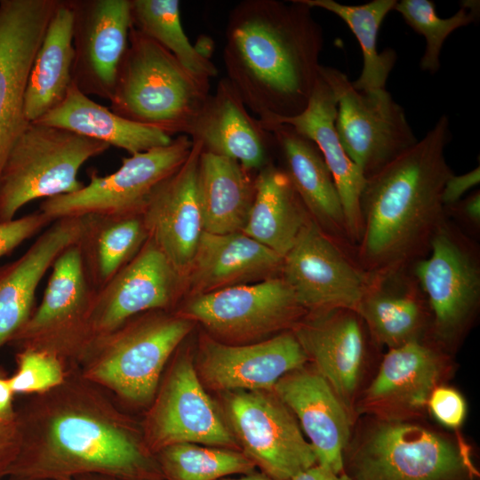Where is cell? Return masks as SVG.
<instances>
[{
    "label": "cell",
    "instance_id": "cell-1",
    "mask_svg": "<svg viewBox=\"0 0 480 480\" xmlns=\"http://www.w3.org/2000/svg\"><path fill=\"white\" fill-rule=\"evenodd\" d=\"M15 407L20 447L7 479H65L102 474L164 480L154 454L112 394L76 365L63 381Z\"/></svg>",
    "mask_w": 480,
    "mask_h": 480
},
{
    "label": "cell",
    "instance_id": "cell-2",
    "mask_svg": "<svg viewBox=\"0 0 480 480\" xmlns=\"http://www.w3.org/2000/svg\"><path fill=\"white\" fill-rule=\"evenodd\" d=\"M311 10L300 0H244L229 12L226 77L268 131L306 108L318 78L324 35Z\"/></svg>",
    "mask_w": 480,
    "mask_h": 480
},
{
    "label": "cell",
    "instance_id": "cell-3",
    "mask_svg": "<svg viewBox=\"0 0 480 480\" xmlns=\"http://www.w3.org/2000/svg\"><path fill=\"white\" fill-rule=\"evenodd\" d=\"M451 139L449 117L443 115L415 145L367 179L358 243L364 271L405 268L428 255L445 220L442 192L452 172L444 149Z\"/></svg>",
    "mask_w": 480,
    "mask_h": 480
},
{
    "label": "cell",
    "instance_id": "cell-4",
    "mask_svg": "<svg viewBox=\"0 0 480 480\" xmlns=\"http://www.w3.org/2000/svg\"><path fill=\"white\" fill-rule=\"evenodd\" d=\"M209 91L210 78L191 72L169 51L131 27L110 110L170 136L187 135Z\"/></svg>",
    "mask_w": 480,
    "mask_h": 480
},
{
    "label": "cell",
    "instance_id": "cell-5",
    "mask_svg": "<svg viewBox=\"0 0 480 480\" xmlns=\"http://www.w3.org/2000/svg\"><path fill=\"white\" fill-rule=\"evenodd\" d=\"M157 311L95 340L76 365L81 374L123 402L151 404L168 359L192 328L180 315Z\"/></svg>",
    "mask_w": 480,
    "mask_h": 480
},
{
    "label": "cell",
    "instance_id": "cell-6",
    "mask_svg": "<svg viewBox=\"0 0 480 480\" xmlns=\"http://www.w3.org/2000/svg\"><path fill=\"white\" fill-rule=\"evenodd\" d=\"M109 146L61 128L28 123L15 142L0 179V221L13 220L38 198L70 194L85 184L83 164Z\"/></svg>",
    "mask_w": 480,
    "mask_h": 480
},
{
    "label": "cell",
    "instance_id": "cell-7",
    "mask_svg": "<svg viewBox=\"0 0 480 480\" xmlns=\"http://www.w3.org/2000/svg\"><path fill=\"white\" fill-rule=\"evenodd\" d=\"M346 473L352 480H477L461 445L420 425L377 422L353 446Z\"/></svg>",
    "mask_w": 480,
    "mask_h": 480
},
{
    "label": "cell",
    "instance_id": "cell-8",
    "mask_svg": "<svg viewBox=\"0 0 480 480\" xmlns=\"http://www.w3.org/2000/svg\"><path fill=\"white\" fill-rule=\"evenodd\" d=\"M318 72L337 100L340 143L366 180L417 143L404 109L386 89L364 93L340 69L320 65Z\"/></svg>",
    "mask_w": 480,
    "mask_h": 480
},
{
    "label": "cell",
    "instance_id": "cell-9",
    "mask_svg": "<svg viewBox=\"0 0 480 480\" xmlns=\"http://www.w3.org/2000/svg\"><path fill=\"white\" fill-rule=\"evenodd\" d=\"M40 305L8 344L35 349L77 365L89 346L91 287L78 244L65 249L52 266Z\"/></svg>",
    "mask_w": 480,
    "mask_h": 480
},
{
    "label": "cell",
    "instance_id": "cell-10",
    "mask_svg": "<svg viewBox=\"0 0 480 480\" xmlns=\"http://www.w3.org/2000/svg\"><path fill=\"white\" fill-rule=\"evenodd\" d=\"M188 135H179L164 147L123 158L113 173L93 170L81 189L44 199L39 211L52 220L71 216H120L141 213L155 189L187 160L192 148Z\"/></svg>",
    "mask_w": 480,
    "mask_h": 480
},
{
    "label": "cell",
    "instance_id": "cell-11",
    "mask_svg": "<svg viewBox=\"0 0 480 480\" xmlns=\"http://www.w3.org/2000/svg\"><path fill=\"white\" fill-rule=\"evenodd\" d=\"M269 391H232L229 422L242 452L272 480H291L316 464L289 409ZM271 392V391H270Z\"/></svg>",
    "mask_w": 480,
    "mask_h": 480
},
{
    "label": "cell",
    "instance_id": "cell-12",
    "mask_svg": "<svg viewBox=\"0 0 480 480\" xmlns=\"http://www.w3.org/2000/svg\"><path fill=\"white\" fill-rule=\"evenodd\" d=\"M282 271L300 306L315 312H356L371 280L311 218L284 256Z\"/></svg>",
    "mask_w": 480,
    "mask_h": 480
},
{
    "label": "cell",
    "instance_id": "cell-13",
    "mask_svg": "<svg viewBox=\"0 0 480 480\" xmlns=\"http://www.w3.org/2000/svg\"><path fill=\"white\" fill-rule=\"evenodd\" d=\"M413 276L432 311L436 335L445 340L462 331L480 300L476 248L446 220L428 255L413 263Z\"/></svg>",
    "mask_w": 480,
    "mask_h": 480
},
{
    "label": "cell",
    "instance_id": "cell-14",
    "mask_svg": "<svg viewBox=\"0 0 480 480\" xmlns=\"http://www.w3.org/2000/svg\"><path fill=\"white\" fill-rule=\"evenodd\" d=\"M143 422L152 454L182 443L235 449L232 432L204 391L188 356L180 355L158 388Z\"/></svg>",
    "mask_w": 480,
    "mask_h": 480
},
{
    "label": "cell",
    "instance_id": "cell-15",
    "mask_svg": "<svg viewBox=\"0 0 480 480\" xmlns=\"http://www.w3.org/2000/svg\"><path fill=\"white\" fill-rule=\"evenodd\" d=\"M58 0L0 1V179L28 125L24 94L28 74Z\"/></svg>",
    "mask_w": 480,
    "mask_h": 480
},
{
    "label": "cell",
    "instance_id": "cell-16",
    "mask_svg": "<svg viewBox=\"0 0 480 480\" xmlns=\"http://www.w3.org/2000/svg\"><path fill=\"white\" fill-rule=\"evenodd\" d=\"M181 282L166 256L148 238L131 261L94 291L88 317L89 346L141 313L169 308Z\"/></svg>",
    "mask_w": 480,
    "mask_h": 480
},
{
    "label": "cell",
    "instance_id": "cell-17",
    "mask_svg": "<svg viewBox=\"0 0 480 480\" xmlns=\"http://www.w3.org/2000/svg\"><path fill=\"white\" fill-rule=\"evenodd\" d=\"M303 309L282 277L197 294L180 316L225 338L246 339L283 328Z\"/></svg>",
    "mask_w": 480,
    "mask_h": 480
},
{
    "label": "cell",
    "instance_id": "cell-18",
    "mask_svg": "<svg viewBox=\"0 0 480 480\" xmlns=\"http://www.w3.org/2000/svg\"><path fill=\"white\" fill-rule=\"evenodd\" d=\"M73 12L72 82L110 100L132 27L131 0H68Z\"/></svg>",
    "mask_w": 480,
    "mask_h": 480
},
{
    "label": "cell",
    "instance_id": "cell-19",
    "mask_svg": "<svg viewBox=\"0 0 480 480\" xmlns=\"http://www.w3.org/2000/svg\"><path fill=\"white\" fill-rule=\"evenodd\" d=\"M187 160L153 192L141 212L148 238L186 276L204 232L199 198L198 141Z\"/></svg>",
    "mask_w": 480,
    "mask_h": 480
},
{
    "label": "cell",
    "instance_id": "cell-20",
    "mask_svg": "<svg viewBox=\"0 0 480 480\" xmlns=\"http://www.w3.org/2000/svg\"><path fill=\"white\" fill-rule=\"evenodd\" d=\"M308 357L294 333L248 345L207 340L199 372L204 383L222 391H273L283 376L304 366Z\"/></svg>",
    "mask_w": 480,
    "mask_h": 480
},
{
    "label": "cell",
    "instance_id": "cell-21",
    "mask_svg": "<svg viewBox=\"0 0 480 480\" xmlns=\"http://www.w3.org/2000/svg\"><path fill=\"white\" fill-rule=\"evenodd\" d=\"M187 135L202 151L234 159L248 171L258 172L273 163L272 132L251 115L227 77L219 81Z\"/></svg>",
    "mask_w": 480,
    "mask_h": 480
},
{
    "label": "cell",
    "instance_id": "cell-22",
    "mask_svg": "<svg viewBox=\"0 0 480 480\" xmlns=\"http://www.w3.org/2000/svg\"><path fill=\"white\" fill-rule=\"evenodd\" d=\"M92 218L54 220L23 254L0 265V348L27 322L44 274L65 249L79 243Z\"/></svg>",
    "mask_w": 480,
    "mask_h": 480
},
{
    "label": "cell",
    "instance_id": "cell-23",
    "mask_svg": "<svg viewBox=\"0 0 480 480\" xmlns=\"http://www.w3.org/2000/svg\"><path fill=\"white\" fill-rule=\"evenodd\" d=\"M273 391L298 417L316 464L342 473L350 424L343 404L329 383L317 372L302 367L278 380Z\"/></svg>",
    "mask_w": 480,
    "mask_h": 480
},
{
    "label": "cell",
    "instance_id": "cell-24",
    "mask_svg": "<svg viewBox=\"0 0 480 480\" xmlns=\"http://www.w3.org/2000/svg\"><path fill=\"white\" fill-rule=\"evenodd\" d=\"M336 116V97L319 75L306 108L276 124H290L317 146L340 195L348 240L358 244L362 231L360 199L367 180L340 143L335 128Z\"/></svg>",
    "mask_w": 480,
    "mask_h": 480
},
{
    "label": "cell",
    "instance_id": "cell-25",
    "mask_svg": "<svg viewBox=\"0 0 480 480\" xmlns=\"http://www.w3.org/2000/svg\"><path fill=\"white\" fill-rule=\"evenodd\" d=\"M319 313L294 335L317 372L347 405L358 384L365 342L358 314L348 309Z\"/></svg>",
    "mask_w": 480,
    "mask_h": 480
},
{
    "label": "cell",
    "instance_id": "cell-26",
    "mask_svg": "<svg viewBox=\"0 0 480 480\" xmlns=\"http://www.w3.org/2000/svg\"><path fill=\"white\" fill-rule=\"evenodd\" d=\"M269 131L283 161L280 168L309 215L332 239H348L340 195L317 146L287 124H276Z\"/></svg>",
    "mask_w": 480,
    "mask_h": 480
},
{
    "label": "cell",
    "instance_id": "cell-27",
    "mask_svg": "<svg viewBox=\"0 0 480 480\" xmlns=\"http://www.w3.org/2000/svg\"><path fill=\"white\" fill-rule=\"evenodd\" d=\"M282 266L281 256L243 232L204 231L186 276L200 294L282 269Z\"/></svg>",
    "mask_w": 480,
    "mask_h": 480
},
{
    "label": "cell",
    "instance_id": "cell-28",
    "mask_svg": "<svg viewBox=\"0 0 480 480\" xmlns=\"http://www.w3.org/2000/svg\"><path fill=\"white\" fill-rule=\"evenodd\" d=\"M406 268L371 274L356 311L375 340L390 348L418 339L422 327L424 294Z\"/></svg>",
    "mask_w": 480,
    "mask_h": 480
},
{
    "label": "cell",
    "instance_id": "cell-29",
    "mask_svg": "<svg viewBox=\"0 0 480 480\" xmlns=\"http://www.w3.org/2000/svg\"><path fill=\"white\" fill-rule=\"evenodd\" d=\"M70 131L122 148L132 155L169 145L164 132L125 119L98 104L72 83L64 100L33 122Z\"/></svg>",
    "mask_w": 480,
    "mask_h": 480
},
{
    "label": "cell",
    "instance_id": "cell-30",
    "mask_svg": "<svg viewBox=\"0 0 480 480\" xmlns=\"http://www.w3.org/2000/svg\"><path fill=\"white\" fill-rule=\"evenodd\" d=\"M73 12L68 0H58L35 55L24 94L28 123L56 108L72 84Z\"/></svg>",
    "mask_w": 480,
    "mask_h": 480
},
{
    "label": "cell",
    "instance_id": "cell-31",
    "mask_svg": "<svg viewBox=\"0 0 480 480\" xmlns=\"http://www.w3.org/2000/svg\"><path fill=\"white\" fill-rule=\"evenodd\" d=\"M308 217L287 175L272 163L256 174L254 198L242 232L284 258Z\"/></svg>",
    "mask_w": 480,
    "mask_h": 480
},
{
    "label": "cell",
    "instance_id": "cell-32",
    "mask_svg": "<svg viewBox=\"0 0 480 480\" xmlns=\"http://www.w3.org/2000/svg\"><path fill=\"white\" fill-rule=\"evenodd\" d=\"M252 172L234 159L201 151L199 198L204 231L242 232L254 198L256 175L252 177Z\"/></svg>",
    "mask_w": 480,
    "mask_h": 480
},
{
    "label": "cell",
    "instance_id": "cell-33",
    "mask_svg": "<svg viewBox=\"0 0 480 480\" xmlns=\"http://www.w3.org/2000/svg\"><path fill=\"white\" fill-rule=\"evenodd\" d=\"M440 369L438 355L419 339L391 348L367 389V400L402 408H421L436 388Z\"/></svg>",
    "mask_w": 480,
    "mask_h": 480
},
{
    "label": "cell",
    "instance_id": "cell-34",
    "mask_svg": "<svg viewBox=\"0 0 480 480\" xmlns=\"http://www.w3.org/2000/svg\"><path fill=\"white\" fill-rule=\"evenodd\" d=\"M148 233L141 213L92 215L77 244L91 287L98 291L142 248Z\"/></svg>",
    "mask_w": 480,
    "mask_h": 480
},
{
    "label": "cell",
    "instance_id": "cell-35",
    "mask_svg": "<svg viewBox=\"0 0 480 480\" xmlns=\"http://www.w3.org/2000/svg\"><path fill=\"white\" fill-rule=\"evenodd\" d=\"M311 9L320 8L340 17L359 42L363 53V68L353 87L370 93L385 89L387 79L394 68L397 54L393 49L382 52L377 50L380 27L386 15L394 9L396 0H373L358 5H349L334 0H300Z\"/></svg>",
    "mask_w": 480,
    "mask_h": 480
},
{
    "label": "cell",
    "instance_id": "cell-36",
    "mask_svg": "<svg viewBox=\"0 0 480 480\" xmlns=\"http://www.w3.org/2000/svg\"><path fill=\"white\" fill-rule=\"evenodd\" d=\"M132 26L169 51L191 72L208 78L218 70L201 55L186 36L178 0H131Z\"/></svg>",
    "mask_w": 480,
    "mask_h": 480
},
{
    "label": "cell",
    "instance_id": "cell-37",
    "mask_svg": "<svg viewBox=\"0 0 480 480\" xmlns=\"http://www.w3.org/2000/svg\"><path fill=\"white\" fill-rule=\"evenodd\" d=\"M164 480H219L255 472V465L234 449L182 443L155 454Z\"/></svg>",
    "mask_w": 480,
    "mask_h": 480
},
{
    "label": "cell",
    "instance_id": "cell-38",
    "mask_svg": "<svg viewBox=\"0 0 480 480\" xmlns=\"http://www.w3.org/2000/svg\"><path fill=\"white\" fill-rule=\"evenodd\" d=\"M415 32L425 37V52L420 59L422 70L436 73L440 68L439 56L446 38L457 28L476 21L479 11L476 1H463L459 11L444 19L436 14V4L429 0L396 1L394 9Z\"/></svg>",
    "mask_w": 480,
    "mask_h": 480
},
{
    "label": "cell",
    "instance_id": "cell-39",
    "mask_svg": "<svg viewBox=\"0 0 480 480\" xmlns=\"http://www.w3.org/2000/svg\"><path fill=\"white\" fill-rule=\"evenodd\" d=\"M17 370L8 377L14 394L33 395L60 385L67 372L66 364L58 357L35 349L16 353Z\"/></svg>",
    "mask_w": 480,
    "mask_h": 480
},
{
    "label": "cell",
    "instance_id": "cell-40",
    "mask_svg": "<svg viewBox=\"0 0 480 480\" xmlns=\"http://www.w3.org/2000/svg\"><path fill=\"white\" fill-rule=\"evenodd\" d=\"M53 220L39 210L7 221H0V258L7 255Z\"/></svg>",
    "mask_w": 480,
    "mask_h": 480
},
{
    "label": "cell",
    "instance_id": "cell-41",
    "mask_svg": "<svg viewBox=\"0 0 480 480\" xmlns=\"http://www.w3.org/2000/svg\"><path fill=\"white\" fill-rule=\"evenodd\" d=\"M429 409L441 424L451 428L460 427L466 416V403L462 396L448 387H436L428 399Z\"/></svg>",
    "mask_w": 480,
    "mask_h": 480
},
{
    "label": "cell",
    "instance_id": "cell-42",
    "mask_svg": "<svg viewBox=\"0 0 480 480\" xmlns=\"http://www.w3.org/2000/svg\"><path fill=\"white\" fill-rule=\"evenodd\" d=\"M20 447V434L14 413L0 417V480H6Z\"/></svg>",
    "mask_w": 480,
    "mask_h": 480
},
{
    "label": "cell",
    "instance_id": "cell-43",
    "mask_svg": "<svg viewBox=\"0 0 480 480\" xmlns=\"http://www.w3.org/2000/svg\"><path fill=\"white\" fill-rule=\"evenodd\" d=\"M479 182V166L461 175H454L452 173L445 181L442 192V201L445 210L461 200L462 196L478 185Z\"/></svg>",
    "mask_w": 480,
    "mask_h": 480
},
{
    "label": "cell",
    "instance_id": "cell-44",
    "mask_svg": "<svg viewBox=\"0 0 480 480\" xmlns=\"http://www.w3.org/2000/svg\"><path fill=\"white\" fill-rule=\"evenodd\" d=\"M451 209H457L469 223L474 226L480 224V192L476 190L463 200H460Z\"/></svg>",
    "mask_w": 480,
    "mask_h": 480
},
{
    "label": "cell",
    "instance_id": "cell-45",
    "mask_svg": "<svg viewBox=\"0 0 480 480\" xmlns=\"http://www.w3.org/2000/svg\"><path fill=\"white\" fill-rule=\"evenodd\" d=\"M291 480H352L346 473L336 474L325 467L316 464L300 472Z\"/></svg>",
    "mask_w": 480,
    "mask_h": 480
},
{
    "label": "cell",
    "instance_id": "cell-46",
    "mask_svg": "<svg viewBox=\"0 0 480 480\" xmlns=\"http://www.w3.org/2000/svg\"><path fill=\"white\" fill-rule=\"evenodd\" d=\"M13 396L8 377L0 369V417L10 416L14 413Z\"/></svg>",
    "mask_w": 480,
    "mask_h": 480
},
{
    "label": "cell",
    "instance_id": "cell-47",
    "mask_svg": "<svg viewBox=\"0 0 480 480\" xmlns=\"http://www.w3.org/2000/svg\"><path fill=\"white\" fill-rule=\"evenodd\" d=\"M12 480V479H6ZM37 480H125L123 478L116 477L108 475L102 474H84L76 476H72L65 479H37Z\"/></svg>",
    "mask_w": 480,
    "mask_h": 480
},
{
    "label": "cell",
    "instance_id": "cell-48",
    "mask_svg": "<svg viewBox=\"0 0 480 480\" xmlns=\"http://www.w3.org/2000/svg\"><path fill=\"white\" fill-rule=\"evenodd\" d=\"M219 480H272V479L262 473L259 474V473L253 472L249 475H243L241 477H238V478L224 477Z\"/></svg>",
    "mask_w": 480,
    "mask_h": 480
}]
</instances>
